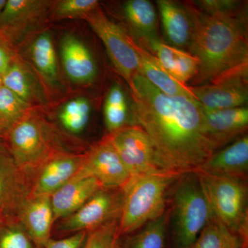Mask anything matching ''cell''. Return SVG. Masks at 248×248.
<instances>
[{
	"instance_id": "37",
	"label": "cell",
	"mask_w": 248,
	"mask_h": 248,
	"mask_svg": "<svg viewBox=\"0 0 248 248\" xmlns=\"http://www.w3.org/2000/svg\"><path fill=\"white\" fill-rule=\"evenodd\" d=\"M9 217H10V215H6V214L0 211V224L3 223Z\"/></svg>"
},
{
	"instance_id": "26",
	"label": "cell",
	"mask_w": 248,
	"mask_h": 248,
	"mask_svg": "<svg viewBox=\"0 0 248 248\" xmlns=\"http://www.w3.org/2000/svg\"><path fill=\"white\" fill-rule=\"evenodd\" d=\"M1 79L3 86L32 107L36 97L35 84L29 71L17 58L15 57Z\"/></svg>"
},
{
	"instance_id": "28",
	"label": "cell",
	"mask_w": 248,
	"mask_h": 248,
	"mask_svg": "<svg viewBox=\"0 0 248 248\" xmlns=\"http://www.w3.org/2000/svg\"><path fill=\"white\" fill-rule=\"evenodd\" d=\"M4 86L0 87V138L32 108Z\"/></svg>"
},
{
	"instance_id": "5",
	"label": "cell",
	"mask_w": 248,
	"mask_h": 248,
	"mask_svg": "<svg viewBox=\"0 0 248 248\" xmlns=\"http://www.w3.org/2000/svg\"><path fill=\"white\" fill-rule=\"evenodd\" d=\"M176 182L172 193L174 242L177 248H191L213 215L195 172Z\"/></svg>"
},
{
	"instance_id": "39",
	"label": "cell",
	"mask_w": 248,
	"mask_h": 248,
	"mask_svg": "<svg viewBox=\"0 0 248 248\" xmlns=\"http://www.w3.org/2000/svg\"><path fill=\"white\" fill-rule=\"evenodd\" d=\"M2 86V79H1V77L0 76V87Z\"/></svg>"
},
{
	"instance_id": "1",
	"label": "cell",
	"mask_w": 248,
	"mask_h": 248,
	"mask_svg": "<svg viewBox=\"0 0 248 248\" xmlns=\"http://www.w3.org/2000/svg\"><path fill=\"white\" fill-rule=\"evenodd\" d=\"M130 91L136 124L148 135L166 172H195L216 153L204 134L203 110L195 98L165 94L140 73Z\"/></svg>"
},
{
	"instance_id": "34",
	"label": "cell",
	"mask_w": 248,
	"mask_h": 248,
	"mask_svg": "<svg viewBox=\"0 0 248 248\" xmlns=\"http://www.w3.org/2000/svg\"><path fill=\"white\" fill-rule=\"evenodd\" d=\"M192 3L208 14H225L239 11L245 7V3L236 0H199Z\"/></svg>"
},
{
	"instance_id": "12",
	"label": "cell",
	"mask_w": 248,
	"mask_h": 248,
	"mask_svg": "<svg viewBox=\"0 0 248 248\" xmlns=\"http://www.w3.org/2000/svg\"><path fill=\"white\" fill-rule=\"evenodd\" d=\"M31 181L18 168L4 142H0V211L16 216L31 197Z\"/></svg>"
},
{
	"instance_id": "13",
	"label": "cell",
	"mask_w": 248,
	"mask_h": 248,
	"mask_svg": "<svg viewBox=\"0 0 248 248\" xmlns=\"http://www.w3.org/2000/svg\"><path fill=\"white\" fill-rule=\"evenodd\" d=\"M202 110L204 134L215 151L229 144L247 130V107L218 110Z\"/></svg>"
},
{
	"instance_id": "4",
	"label": "cell",
	"mask_w": 248,
	"mask_h": 248,
	"mask_svg": "<svg viewBox=\"0 0 248 248\" xmlns=\"http://www.w3.org/2000/svg\"><path fill=\"white\" fill-rule=\"evenodd\" d=\"M2 138L16 165L31 181L48 158L63 151L59 146L51 125L34 108L16 122Z\"/></svg>"
},
{
	"instance_id": "22",
	"label": "cell",
	"mask_w": 248,
	"mask_h": 248,
	"mask_svg": "<svg viewBox=\"0 0 248 248\" xmlns=\"http://www.w3.org/2000/svg\"><path fill=\"white\" fill-rule=\"evenodd\" d=\"M124 13L129 25L141 39V46L157 40L156 14L151 1L129 0L124 3Z\"/></svg>"
},
{
	"instance_id": "30",
	"label": "cell",
	"mask_w": 248,
	"mask_h": 248,
	"mask_svg": "<svg viewBox=\"0 0 248 248\" xmlns=\"http://www.w3.org/2000/svg\"><path fill=\"white\" fill-rule=\"evenodd\" d=\"M0 248H37L16 216L0 225Z\"/></svg>"
},
{
	"instance_id": "35",
	"label": "cell",
	"mask_w": 248,
	"mask_h": 248,
	"mask_svg": "<svg viewBox=\"0 0 248 248\" xmlns=\"http://www.w3.org/2000/svg\"><path fill=\"white\" fill-rule=\"evenodd\" d=\"M89 232H78L60 239H50L44 248H84Z\"/></svg>"
},
{
	"instance_id": "21",
	"label": "cell",
	"mask_w": 248,
	"mask_h": 248,
	"mask_svg": "<svg viewBox=\"0 0 248 248\" xmlns=\"http://www.w3.org/2000/svg\"><path fill=\"white\" fill-rule=\"evenodd\" d=\"M132 45L140 59V74L155 87L169 95L194 97L188 86L181 84L164 71L157 59L132 37Z\"/></svg>"
},
{
	"instance_id": "7",
	"label": "cell",
	"mask_w": 248,
	"mask_h": 248,
	"mask_svg": "<svg viewBox=\"0 0 248 248\" xmlns=\"http://www.w3.org/2000/svg\"><path fill=\"white\" fill-rule=\"evenodd\" d=\"M83 19L102 40L111 62L132 91L134 78L140 73V59L132 45L133 37L109 19L99 7Z\"/></svg>"
},
{
	"instance_id": "38",
	"label": "cell",
	"mask_w": 248,
	"mask_h": 248,
	"mask_svg": "<svg viewBox=\"0 0 248 248\" xmlns=\"http://www.w3.org/2000/svg\"><path fill=\"white\" fill-rule=\"evenodd\" d=\"M6 1L7 0H0V14H1L3 9H4L5 5L6 4Z\"/></svg>"
},
{
	"instance_id": "16",
	"label": "cell",
	"mask_w": 248,
	"mask_h": 248,
	"mask_svg": "<svg viewBox=\"0 0 248 248\" xmlns=\"http://www.w3.org/2000/svg\"><path fill=\"white\" fill-rule=\"evenodd\" d=\"M103 189L100 183L94 178L76 174L50 196L55 223L75 213Z\"/></svg>"
},
{
	"instance_id": "17",
	"label": "cell",
	"mask_w": 248,
	"mask_h": 248,
	"mask_svg": "<svg viewBox=\"0 0 248 248\" xmlns=\"http://www.w3.org/2000/svg\"><path fill=\"white\" fill-rule=\"evenodd\" d=\"M16 217L36 248H45L52 239L55 221L50 197H30Z\"/></svg>"
},
{
	"instance_id": "11",
	"label": "cell",
	"mask_w": 248,
	"mask_h": 248,
	"mask_svg": "<svg viewBox=\"0 0 248 248\" xmlns=\"http://www.w3.org/2000/svg\"><path fill=\"white\" fill-rule=\"evenodd\" d=\"M83 156L65 151L52 155L31 179V197H50L69 182L79 171Z\"/></svg>"
},
{
	"instance_id": "9",
	"label": "cell",
	"mask_w": 248,
	"mask_h": 248,
	"mask_svg": "<svg viewBox=\"0 0 248 248\" xmlns=\"http://www.w3.org/2000/svg\"><path fill=\"white\" fill-rule=\"evenodd\" d=\"M122 189H103L69 216L58 221L61 234L89 232L107 222L120 218L122 208Z\"/></svg>"
},
{
	"instance_id": "25",
	"label": "cell",
	"mask_w": 248,
	"mask_h": 248,
	"mask_svg": "<svg viewBox=\"0 0 248 248\" xmlns=\"http://www.w3.org/2000/svg\"><path fill=\"white\" fill-rule=\"evenodd\" d=\"M191 248H248V239L213 219L203 228Z\"/></svg>"
},
{
	"instance_id": "27",
	"label": "cell",
	"mask_w": 248,
	"mask_h": 248,
	"mask_svg": "<svg viewBox=\"0 0 248 248\" xmlns=\"http://www.w3.org/2000/svg\"><path fill=\"white\" fill-rule=\"evenodd\" d=\"M104 121L109 133L126 125L128 105L124 90L115 84L108 93L104 107Z\"/></svg>"
},
{
	"instance_id": "8",
	"label": "cell",
	"mask_w": 248,
	"mask_h": 248,
	"mask_svg": "<svg viewBox=\"0 0 248 248\" xmlns=\"http://www.w3.org/2000/svg\"><path fill=\"white\" fill-rule=\"evenodd\" d=\"M107 136L131 177L139 174L169 173L160 164L151 140L140 125H126Z\"/></svg>"
},
{
	"instance_id": "19",
	"label": "cell",
	"mask_w": 248,
	"mask_h": 248,
	"mask_svg": "<svg viewBox=\"0 0 248 248\" xmlns=\"http://www.w3.org/2000/svg\"><path fill=\"white\" fill-rule=\"evenodd\" d=\"M248 170V137L244 135L214 153L195 172L246 179Z\"/></svg>"
},
{
	"instance_id": "3",
	"label": "cell",
	"mask_w": 248,
	"mask_h": 248,
	"mask_svg": "<svg viewBox=\"0 0 248 248\" xmlns=\"http://www.w3.org/2000/svg\"><path fill=\"white\" fill-rule=\"evenodd\" d=\"M180 177L170 173L132 176L122 188L123 202L119 219L120 236L132 234L162 216L169 187Z\"/></svg>"
},
{
	"instance_id": "31",
	"label": "cell",
	"mask_w": 248,
	"mask_h": 248,
	"mask_svg": "<svg viewBox=\"0 0 248 248\" xmlns=\"http://www.w3.org/2000/svg\"><path fill=\"white\" fill-rule=\"evenodd\" d=\"M119 219L112 220L89 231L84 248H120Z\"/></svg>"
},
{
	"instance_id": "18",
	"label": "cell",
	"mask_w": 248,
	"mask_h": 248,
	"mask_svg": "<svg viewBox=\"0 0 248 248\" xmlns=\"http://www.w3.org/2000/svg\"><path fill=\"white\" fill-rule=\"evenodd\" d=\"M60 54L65 73L77 84L92 82L97 68L87 46L76 36L67 35L62 39Z\"/></svg>"
},
{
	"instance_id": "10",
	"label": "cell",
	"mask_w": 248,
	"mask_h": 248,
	"mask_svg": "<svg viewBox=\"0 0 248 248\" xmlns=\"http://www.w3.org/2000/svg\"><path fill=\"white\" fill-rule=\"evenodd\" d=\"M77 174L94 178L104 189H122L131 177L107 136L84 153Z\"/></svg>"
},
{
	"instance_id": "20",
	"label": "cell",
	"mask_w": 248,
	"mask_h": 248,
	"mask_svg": "<svg viewBox=\"0 0 248 248\" xmlns=\"http://www.w3.org/2000/svg\"><path fill=\"white\" fill-rule=\"evenodd\" d=\"M156 4L167 40L176 48L188 47L192 22L184 5L171 0H158Z\"/></svg>"
},
{
	"instance_id": "33",
	"label": "cell",
	"mask_w": 248,
	"mask_h": 248,
	"mask_svg": "<svg viewBox=\"0 0 248 248\" xmlns=\"http://www.w3.org/2000/svg\"><path fill=\"white\" fill-rule=\"evenodd\" d=\"M200 62L193 55L177 48L170 76L181 84L192 81L198 73Z\"/></svg>"
},
{
	"instance_id": "14",
	"label": "cell",
	"mask_w": 248,
	"mask_h": 248,
	"mask_svg": "<svg viewBox=\"0 0 248 248\" xmlns=\"http://www.w3.org/2000/svg\"><path fill=\"white\" fill-rule=\"evenodd\" d=\"M248 78H234L189 88L202 110H218L245 107L248 99Z\"/></svg>"
},
{
	"instance_id": "15",
	"label": "cell",
	"mask_w": 248,
	"mask_h": 248,
	"mask_svg": "<svg viewBox=\"0 0 248 248\" xmlns=\"http://www.w3.org/2000/svg\"><path fill=\"white\" fill-rule=\"evenodd\" d=\"M51 4L42 0H7L0 14V37L12 46L22 31L40 19Z\"/></svg>"
},
{
	"instance_id": "32",
	"label": "cell",
	"mask_w": 248,
	"mask_h": 248,
	"mask_svg": "<svg viewBox=\"0 0 248 248\" xmlns=\"http://www.w3.org/2000/svg\"><path fill=\"white\" fill-rule=\"evenodd\" d=\"M98 7L97 0H61L52 6V16L55 19H83Z\"/></svg>"
},
{
	"instance_id": "2",
	"label": "cell",
	"mask_w": 248,
	"mask_h": 248,
	"mask_svg": "<svg viewBox=\"0 0 248 248\" xmlns=\"http://www.w3.org/2000/svg\"><path fill=\"white\" fill-rule=\"evenodd\" d=\"M192 22L190 53L200 62L192 86L216 84L248 77L246 8L232 13L208 14L192 1L183 4Z\"/></svg>"
},
{
	"instance_id": "29",
	"label": "cell",
	"mask_w": 248,
	"mask_h": 248,
	"mask_svg": "<svg viewBox=\"0 0 248 248\" xmlns=\"http://www.w3.org/2000/svg\"><path fill=\"white\" fill-rule=\"evenodd\" d=\"M91 112L89 101L84 97H77L63 106L59 114V120L68 131L79 134L89 123Z\"/></svg>"
},
{
	"instance_id": "23",
	"label": "cell",
	"mask_w": 248,
	"mask_h": 248,
	"mask_svg": "<svg viewBox=\"0 0 248 248\" xmlns=\"http://www.w3.org/2000/svg\"><path fill=\"white\" fill-rule=\"evenodd\" d=\"M167 221L164 213L138 231L123 236L125 238H120V248H166Z\"/></svg>"
},
{
	"instance_id": "6",
	"label": "cell",
	"mask_w": 248,
	"mask_h": 248,
	"mask_svg": "<svg viewBox=\"0 0 248 248\" xmlns=\"http://www.w3.org/2000/svg\"><path fill=\"white\" fill-rule=\"evenodd\" d=\"M195 173L208 200L214 219L232 232L248 237V187L245 179Z\"/></svg>"
},
{
	"instance_id": "24",
	"label": "cell",
	"mask_w": 248,
	"mask_h": 248,
	"mask_svg": "<svg viewBox=\"0 0 248 248\" xmlns=\"http://www.w3.org/2000/svg\"><path fill=\"white\" fill-rule=\"evenodd\" d=\"M30 53L31 60L41 76L49 82L56 81L58 77L56 52L48 32H42L35 37L31 44Z\"/></svg>"
},
{
	"instance_id": "36",
	"label": "cell",
	"mask_w": 248,
	"mask_h": 248,
	"mask_svg": "<svg viewBox=\"0 0 248 248\" xmlns=\"http://www.w3.org/2000/svg\"><path fill=\"white\" fill-rule=\"evenodd\" d=\"M12 46L0 37V76H4L15 58Z\"/></svg>"
}]
</instances>
